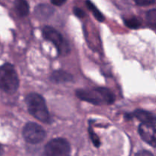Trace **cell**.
<instances>
[{
    "instance_id": "obj_1",
    "label": "cell",
    "mask_w": 156,
    "mask_h": 156,
    "mask_svg": "<svg viewBox=\"0 0 156 156\" xmlns=\"http://www.w3.org/2000/svg\"><path fill=\"white\" fill-rule=\"evenodd\" d=\"M25 102L29 113L34 118L46 123L50 121V114L46 105V101L41 94L37 93H30L26 97Z\"/></svg>"
},
{
    "instance_id": "obj_2",
    "label": "cell",
    "mask_w": 156,
    "mask_h": 156,
    "mask_svg": "<svg viewBox=\"0 0 156 156\" xmlns=\"http://www.w3.org/2000/svg\"><path fill=\"white\" fill-rule=\"evenodd\" d=\"M76 96L81 100L96 105L105 103L108 105L114 103V95L106 88H96L93 90H77Z\"/></svg>"
},
{
    "instance_id": "obj_3",
    "label": "cell",
    "mask_w": 156,
    "mask_h": 156,
    "mask_svg": "<svg viewBox=\"0 0 156 156\" xmlns=\"http://www.w3.org/2000/svg\"><path fill=\"white\" fill-rule=\"evenodd\" d=\"M18 86L19 79L13 66L5 63L0 66V89L12 94L16 92Z\"/></svg>"
},
{
    "instance_id": "obj_4",
    "label": "cell",
    "mask_w": 156,
    "mask_h": 156,
    "mask_svg": "<svg viewBox=\"0 0 156 156\" xmlns=\"http://www.w3.org/2000/svg\"><path fill=\"white\" fill-rule=\"evenodd\" d=\"M71 147L65 139L52 140L44 147V155L48 156H66L70 154Z\"/></svg>"
},
{
    "instance_id": "obj_5",
    "label": "cell",
    "mask_w": 156,
    "mask_h": 156,
    "mask_svg": "<svg viewBox=\"0 0 156 156\" xmlns=\"http://www.w3.org/2000/svg\"><path fill=\"white\" fill-rule=\"evenodd\" d=\"M22 134L25 141L30 144L41 143L46 136L45 130L40 125L33 122H29L24 126Z\"/></svg>"
},
{
    "instance_id": "obj_6",
    "label": "cell",
    "mask_w": 156,
    "mask_h": 156,
    "mask_svg": "<svg viewBox=\"0 0 156 156\" xmlns=\"http://www.w3.org/2000/svg\"><path fill=\"white\" fill-rule=\"evenodd\" d=\"M43 36L48 41L55 45L59 53H66L69 49L66 42H65L62 34L58 30L50 26H45L43 28Z\"/></svg>"
},
{
    "instance_id": "obj_7",
    "label": "cell",
    "mask_w": 156,
    "mask_h": 156,
    "mask_svg": "<svg viewBox=\"0 0 156 156\" xmlns=\"http://www.w3.org/2000/svg\"><path fill=\"white\" fill-rule=\"evenodd\" d=\"M141 138L150 146L156 147V126L155 124L142 123L139 127Z\"/></svg>"
},
{
    "instance_id": "obj_8",
    "label": "cell",
    "mask_w": 156,
    "mask_h": 156,
    "mask_svg": "<svg viewBox=\"0 0 156 156\" xmlns=\"http://www.w3.org/2000/svg\"><path fill=\"white\" fill-rule=\"evenodd\" d=\"M127 118L136 117L142 123H149V124H155L156 123V116L152 113L144 110H136L132 114L126 115Z\"/></svg>"
},
{
    "instance_id": "obj_9",
    "label": "cell",
    "mask_w": 156,
    "mask_h": 156,
    "mask_svg": "<svg viewBox=\"0 0 156 156\" xmlns=\"http://www.w3.org/2000/svg\"><path fill=\"white\" fill-rule=\"evenodd\" d=\"M53 82H67L73 80V76L66 72L61 71V70H57L52 73L51 77H50Z\"/></svg>"
},
{
    "instance_id": "obj_10",
    "label": "cell",
    "mask_w": 156,
    "mask_h": 156,
    "mask_svg": "<svg viewBox=\"0 0 156 156\" xmlns=\"http://www.w3.org/2000/svg\"><path fill=\"white\" fill-rule=\"evenodd\" d=\"M15 8L20 16H26L29 13V5L26 0H15Z\"/></svg>"
},
{
    "instance_id": "obj_11",
    "label": "cell",
    "mask_w": 156,
    "mask_h": 156,
    "mask_svg": "<svg viewBox=\"0 0 156 156\" xmlns=\"http://www.w3.org/2000/svg\"><path fill=\"white\" fill-rule=\"evenodd\" d=\"M36 13L41 18H47L53 13V9L47 5H40L37 7Z\"/></svg>"
},
{
    "instance_id": "obj_12",
    "label": "cell",
    "mask_w": 156,
    "mask_h": 156,
    "mask_svg": "<svg viewBox=\"0 0 156 156\" xmlns=\"http://www.w3.org/2000/svg\"><path fill=\"white\" fill-rule=\"evenodd\" d=\"M86 5H87V7H88V9H89L91 12H92V14L94 15V18H95L98 21H99L100 22H102V21H105V17H104L103 14H102L101 12L98 9V8L96 7V6L94 5L93 4L91 1H89V0H87Z\"/></svg>"
},
{
    "instance_id": "obj_13",
    "label": "cell",
    "mask_w": 156,
    "mask_h": 156,
    "mask_svg": "<svg viewBox=\"0 0 156 156\" xmlns=\"http://www.w3.org/2000/svg\"><path fill=\"white\" fill-rule=\"evenodd\" d=\"M146 19L148 24L152 27L156 28V9L149 11L146 14Z\"/></svg>"
},
{
    "instance_id": "obj_14",
    "label": "cell",
    "mask_w": 156,
    "mask_h": 156,
    "mask_svg": "<svg viewBox=\"0 0 156 156\" xmlns=\"http://www.w3.org/2000/svg\"><path fill=\"white\" fill-rule=\"evenodd\" d=\"M125 24L129 28L136 29L141 26V21L137 18H131L125 20Z\"/></svg>"
},
{
    "instance_id": "obj_15",
    "label": "cell",
    "mask_w": 156,
    "mask_h": 156,
    "mask_svg": "<svg viewBox=\"0 0 156 156\" xmlns=\"http://www.w3.org/2000/svg\"><path fill=\"white\" fill-rule=\"evenodd\" d=\"M89 135H90V138H91V141H92V143H94V146H95L96 147H98V146H100V143H101L100 140H99L98 136L94 133L93 129H91V127L89 128Z\"/></svg>"
},
{
    "instance_id": "obj_16",
    "label": "cell",
    "mask_w": 156,
    "mask_h": 156,
    "mask_svg": "<svg viewBox=\"0 0 156 156\" xmlns=\"http://www.w3.org/2000/svg\"><path fill=\"white\" fill-rule=\"evenodd\" d=\"M138 5L146 6L155 3V0H134Z\"/></svg>"
},
{
    "instance_id": "obj_17",
    "label": "cell",
    "mask_w": 156,
    "mask_h": 156,
    "mask_svg": "<svg viewBox=\"0 0 156 156\" xmlns=\"http://www.w3.org/2000/svg\"><path fill=\"white\" fill-rule=\"evenodd\" d=\"M73 12H74L75 15H76L77 17H79V18H84L85 15V12H84L83 10H82L81 9H79V8H77V7L74 8V9H73Z\"/></svg>"
},
{
    "instance_id": "obj_18",
    "label": "cell",
    "mask_w": 156,
    "mask_h": 156,
    "mask_svg": "<svg viewBox=\"0 0 156 156\" xmlns=\"http://www.w3.org/2000/svg\"><path fill=\"white\" fill-rule=\"evenodd\" d=\"M50 1H51L52 4H53L54 5L60 6L63 5L66 2V0H50Z\"/></svg>"
},
{
    "instance_id": "obj_19",
    "label": "cell",
    "mask_w": 156,
    "mask_h": 156,
    "mask_svg": "<svg viewBox=\"0 0 156 156\" xmlns=\"http://www.w3.org/2000/svg\"><path fill=\"white\" fill-rule=\"evenodd\" d=\"M136 155H152V154L151 153V152H146V151H143V152H138V153L136 154Z\"/></svg>"
},
{
    "instance_id": "obj_20",
    "label": "cell",
    "mask_w": 156,
    "mask_h": 156,
    "mask_svg": "<svg viewBox=\"0 0 156 156\" xmlns=\"http://www.w3.org/2000/svg\"><path fill=\"white\" fill-rule=\"evenodd\" d=\"M3 153V149H2V147L1 146H0V155H2V154Z\"/></svg>"
}]
</instances>
